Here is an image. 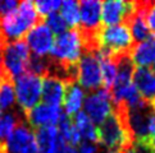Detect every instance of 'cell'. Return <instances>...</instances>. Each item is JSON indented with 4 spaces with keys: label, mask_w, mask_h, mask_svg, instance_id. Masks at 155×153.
Here are the masks:
<instances>
[{
    "label": "cell",
    "mask_w": 155,
    "mask_h": 153,
    "mask_svg": "<svg viewBox=\"0 0 155 153\" xmlns=\"http://www.w3.org/2000/svg\"><path fill=\"white\" fill-rule=\"evenodd\" d=\"M77 153H97V147L94 143H88V142H84L80 144V148Z\"/></svg>",
    "instance_id": "obj_27"
},
{
    "label": "cell",
    "mask_w": 155,
    "mask_h": 153,
    "mask_svg": "<svg viewBox=\"0 0 155 153\" xmlns=\"http://www.w3.org/2000/svg\"><path fill=\"white\" fill-rule=\"evenodd\" d=\"M2 51L0 50V79H2V76L4 74V68H3V58H2Z\"/></svg>",
    "instance_id": "obj_30"
},
{
    "label": "cell",
    "mask_w": 155,
    "mask_h": 153,
    "mask_svg": "<svg viewBox=\"0 0 155 153\" xmlns=\"http://www.w3.org/2000/svg\"><path fill=\"white\" fill-rule=\"evenodd\" d=\"M136 13V2L109 0L101 3V26L126 24Z\"/></svg>",
    "instance_id": "obj_7"
},
{
    "label": "cell",
    "mask_w": 155,
    "mask_h": 153,
    "mask_svg": "<svg viewBox=\"0 0 155 153\" xmlns=\"http://www.w3.org/2000/svg\"><path fill=\"white\" fill-rule=\"evenodd\" d=\"M44 20L38 15L35 8V3L22 2L12 13L0 19V33L7 43L23 40L31 28Z\"/></svg>",
    "instance_id": "obj_1"
},
{
    "label": "cell",
    "mask_w": 155,
    "mask_h": 153,
    "mask_svg": "<svg viewBox=\"0 0 155 153\" xmlns=\"http://www.w3.org/2000/svg\"><path fill=\"white\" fill-rule=\"evenodd\" d=\"M84 101H85V92L82 91V88H80L76 83L67 84L63 103H64L65 114L69 117L72 115L80 112V108L84 105Z\"/></svg>",
    "instance_id": "obj_16"
},
{
    "label": "cell",
    "mask_w": 155,
    "mask_h": 153,
    "mask_svg": "<svg viewBox=\"0 0 155 153\" xmlns=\"http://www.w3.org/2000/svg\"><path fill=\"white\" fill-rule=\"evenodd\" d=\"M35 139L38 153H54L58 144L63 140L55 126H44L36 129Z\"/></svg>",
    "instance_id": "obj_15"
},
{
    "label": "cell",
    "mask_w": 155,
    "mask_h": 153,
    "mask_svg": "<svg viewBox=\"0 0 155 153\" xmlns=\"http://www.w3.org/2000/svg\"><path fill=\"white\" fill-rule=\"evenodd\" d=\"M62 108L60 106H53L48 103H38L31 111L27 112L26 121L30 126L35 129L44 128V126H54L58 124L60 116H62Z\"/></svg>",
    "instance_id": "obj_11"
},
{
    "label": "cell",
    "mask_w": 155,
    "mask_h": 153,
    "mask_svg": "<svg viewBox=\"0 0 155 153\" xmlns=\"http://www.w3.org/2000/svg\"><path fill=\"white\" fill-rule=\"evenodd\" d=\"M131 59L135 67H146L149 68L155 63V35L141 43H135L131 51Z\"/></svg>",
    "instance_id": "obj_14"
},
{
    "label": "cell",
    "mask_w": 155,
    "mask_h": 153,
    "mask_svg": "<svg viewBox=\"0 0 155 153\" xmlns=\"http://www.w3.org/2000/svg\"><path fill=\"white\" fill-rule=\"evenodd\" d=\"M5 153H37L35 133L26 121L18 124L4 142Z\"/></svg>",
    "instance_id": "obj_9"
},
{
    "label": "cell",
    "mask_w": 155,
    "mask_h": 153,
    "mask_svg": "<svg viewBox=\"0 0 155 153\" xmlns=\"http://www.w3.org/2000/svg\"><path fill=\"white\" fill-rule=\"evenodd\" d=\"M62 3L59 0H38L35 3L36 12L38 13L40 17H46L48 14H51L60 8Z\"/></svg>",
    "instance_id": "obj_24"
},
{
    "label": "cell",
    "mask_w": 155,
    "mask_h": 153,
    "mask_svg": "<svg viewBox=\"0 0 155 153\" xmlns=\"http://www.w3.org/2000/svg\"><path fill=\"white\" fill-rule=\"evenodd\" d=\"M145 20L151 35H155V2H151V0H147L145 9Z\"/></svg>",
    "instance_id": "obj_25"
},
{
    "label": "cell",
    "mask_w": 155,
    "mask_h": 153,
    "mask_svg": "<svg viewBox=\"0 0 155 153\" xmlns=\"http://www.w3.org/2000/svg\"><path fill=\"white\" fill-rule=\"evenodd\" d=\"M14 88L19 108L26 115L36 105H38V101L41 100L42 78L34 74L25 73L18 78H15Z\"/></svg>",
    "instance_id": "obj_4"
},
{
    "label": "cell",
    "mask_w": 155,
    "mask_h": 153,
    "mask_svg": "<svg viewBox=\"0 0 155 153\" xmlns=\"http://www.w3.org/2000/svg\"><path fill=\"white\" fill-rule=\"evenodd\" d=\"M153 153H155V151H154V152H153Z\"/></svg>",
    "instance_id": "obj_34"
},
{
    "label": "cell",
    "mask_w": 155,
    "mask_h": 153,
    "mask_svg": "<svg viewBox=\"0 0 155 153\" xmlns=\"http://www.w3.org/2000/svg\"><path fill=\"white\" fill-rule=\"evenodd\" d=\"M101 70V87L107 92L112 91L117 76V64L112 56H97Z\"/></svg>",
    "instance_id": "obj_20"
},
{
    "label": "cell",
    "mask_w": 155,
    "mask_h": 153,
    "mask_svg": "<svg viewBox=\"0 0 155 153\" xmlns=\"http://www.w3.org/2000/svg\"><path fill=\"white\" fill-rule=\"evenodd\" d=\"M58 133L64 143H67L72 147L78 145L81 143V136L78 132H77L72 119L65 112L62 114V116H60L58 121Z\"/></svg>",
    "instance_id": "obj_19"
},
{
    "label": "cell",
    "mask_w": 155,
    "mask_h": 153,
    "mask_svg": "<svg viewBox=\"0 0 155 153\" xmlns=\"http://www.w3.org/2000/svg\"><path fill=\"white\" fill-rule=\"evenodd\" d=\"M84 108L92 124H101L113 111V101L110 93L103 88L91 92L84 101Z\"/></svg>",
    "instance_id": "obj_8"
},
{
    "label": "cell",
    "mask_w": 155,
    "mask_h": 153,
    "mask_svg": "<svg viewBox=\"0 0 155 153\" xmlns=\"http://www.w3.org/2000/svg\"><path fill=\"white\" fill-rule=\"evenodd\" d=\"M0 153H5V145L2 142H0Z\"/></svg>",
    "instance_id": "obj_31"
},
{
    "label": "cell",
    "mask_w": 155,
    "mask_h": 153,
    "mask_svg": "<svg viewBox=\"0 0 155 153\" xmlns=\"http://www.w3.org/2000/svg\"><path fill=\"white\" fill-rule=\"evenodd\" d=\"M60 15L65 20L67 26L71 28H76L80 23V9L78 3L74 0H67L60 5Z\"/></svg>",
    "instance_id": "obj_22"
},
{
    "label": "cell",
    "mask_w": 155,
    "mask_h": 153,
    "mask_svg": "<svg viewBox=\"0 0 155 153\" xmlns=\"http://www.w3.org/2000/svg\"><path fill=\"white\" fill-rule=\"evenodd\" d=\"M44 22H45V24L49 27V30H50L53 33H57V35H60L63 33V32L67 31V23H65V20L63 19V17L60 15V13L58 12H54L51 14H48L46 17H44Z\"/></svg>",
    "instance_id": "obj_23"
},
{
    "label": "cell",
    "mask_w": 155,
    "mask_h": 153,
    "mask_svg": "<svg viewBox=\"0 0 155 153\" xmlns=\"http://www.w3.org/2000/svg\"><path fill=\"white\" fill-rule=\"evenodd\" d=\"M100 50L97 56H117L122 54H131L135 42L132 40L130 28L126 24H115L101 27L100 35Z\"/></svg>",
    "instance_id": "obj_2"
},
{
    "label": "cell",
    "mask_w": 155,
    "mask_h": 153,
    "mask_svg": "<svg viewBox=\"0 0 155 153\" xmlns=\"http://www.w3.org/2000/svg\"><path fill=\"white\" fill-rule=\"evenodd\" d=\"M73 124L78 132L81 138H84L88 143H99V133L97 128L92 124V121L87 117L85 112H77L74 115Z\"/></svg>",
    "instance_id": "obj_18"
},
{
    "label": "cell",
    "mask_w": 155,
    "mask_h": 153,
    "mask_svg": "<svg viewBox=\"0 0 155 153\" xmlns=\"http://www.w3.org/2000/svg\"><path fill=\"white\" fill-rule=\"evenodd\" d=\"M154 73H155V63H154Z\"/></svg>",
    "instance_id": "obj_33"
},
{
    "label": "cell",
    "mask_w": 155,
    "mask_h": 153,
    "mask_svg": "<svg viewBox=\"0 0 155 153\" xmlns=\"http://www.w3.org/2000/svg\"><path fill=\"white\" fill-rule=\"evenodd\" d=\"M123 153H150V151H147L145 147H142L140 144H134V147H131L127 151H124Z\"/></svg>",
    "instance_id": "obj_29"
},
{
    "label": "cell",
    "mask_w": 155,
    "mask_h": 153,
    "mask_svg": "<svg viewBox=\"0 0 155 153\" xmlns=\"http://www.w3.org/2000/svg\"><path fill=\"white\" fill-rule=\"evenodd\" d=\"M82 55V45L76 28H71L57 36L50 56L60 64L76 65Z\"/></svg>",
    "instance_id": "obj_3"
},
{
    "label": "cell",
    "mask_w": 155,
    "mask_h": 153,
    "mask_svg": "<svg viewBox=\"0 0 155 153\" xmlns=\"http://www.w3.org/2000/svg\"><path fill=\"white\" fill-rule=\"evenodd\" d=\"M2 58L4 72L9 76H12L13 79L18 78L26 73L27 61L30 58L28 46L26 45L25 40L9 42L3 48Z\"/></svg>",
    "instance_id": "obj_5"
},
{
    "label": "cell",
    "mask_w": 155,
    "mask_h": 153,
    "mask_svg": "<svg viewBox=\"0 0 155 153\" xmlns=\"http://www.w3.org/2000/svg\"><path fill=\"white\" fill-rule=\"evenodd\" d=\"M132 84L143 101L155 103V73L146 67H136L132 75Z\"/></svg>",
    "instance_id": "obj_12"
},
{
    "label": "cell",
    "mask_w": 155,
    "mask_h": 153,
    "mask_svg": "<svg viewBox=\"0 0 155 153\" xmlns=\"http://www.w3.org/2000/svg\"><path fill=\"white\" fill-rule=\"evenodd\" d=\"M18 5L19 3L15 0H0V19L12 13Z\"/></svg>",
    "instance_id": "obj_26"
},
{
    "label": "cell",
    "mask_w": 155,
    "mask_h": 153,
    "mask_svg": "<svg viewBox=\"0 0 155 153\" xmlns=\"http://www.w3.org/2000/svg\"><path fill=\"white\" fill-rule=\"evenodd\" d=\"M65 87H67V84L64 82L54 78V76H45V78H42L41 98L44 103L53 105V106H60L64 100Z\"/></svg>",
    "instance_id": "obj_13"
},
{
    "label": "cell",
    "mask_w": 155,
    "mask_h": 153,
    "mask_svg": "<svg viewBox=\"0 0 155 153\" xmlns=\"http://www.w3.org/2000/svg\"><path fill=\"white\" fill-rule=\"evenodd\" d=\"M23 40L32 52L38 56H46L54 46V33L49 30L44 20L31 28Z\"/></svg>",
    "instance_id": "obj_10"
},
{
    "label": "cell",
    "mask_w": 155,
    "mask_h": 153,
    "mask_svg": "<svg viewBox=\"0 0 155 153\" xmlns=\"http://www.w3.org/2000/svg\"><path fill=\"white\" fill-rule=\"evenodd\" d=\"M0 107L4 110H10L15 107L14 79L5 72L0 79Z\"/></svg>",
    "instance_id": "obj_21"
},
{
    "label": "cell",
    "mask_w": 155,
    "mask_h": 153,
    "mask_svg": "<svg viewBox=\"0 0 155 153\" xmlns=\"http://www.w3.org/2000/svg\"><path fill=\"white\" fill-rule=\"evenodd\" d=\"M54 153H77V151L74 149V147H72V145H69L67 143H64V142L62 140L58 144L57 149H55Z\"/></svg>",
    "instance_id": "obj_28"
},
{
    "label": "cell",
    "mask_w": 155,
    "mask_h": 153,
    "mask_svg": "<svg viewBox=\"0 0 155 153\" xmlns=\"http://www.w3.org/2000/svg\"><path fill=\"white\" fill-rule=\"evenodd\" d=\"M77 80L90 92L101 87V70L97 54L82 52L77 63Z\"/></svg>",
    "instance_id": "obj_6"
},
{
    "label": "cell",
    "mask_w": 155,
    "mask_h": 153,
    "mask_svg": "<svg viewBox=\"0 0 155 153\" xmlns=\"http://www.w3.org/2000/svg\"><path fill=\"white\" fill-rule=\"evenodd\" d=\"M0 117H2V107H0Z\"/></svg>",
    "instance_id": "obj_32"
},
{
    "label": "cell",
    "mask_w": 155,
    "mask_h": 153,
    "mask_svg": "<svg viewBox=\"0 0 155 153\" xmlns=\"http://www.w3.org/2000/svg\"><path fill=\"white\" fill-rule=\"evenodd\" d=\"M22 121H26V116L19 107H14L5 115H3L0 117V142L4 143L15 129V126Z\"/></svg>",
    "instance_id": "obj_17"
}]
</instances>
